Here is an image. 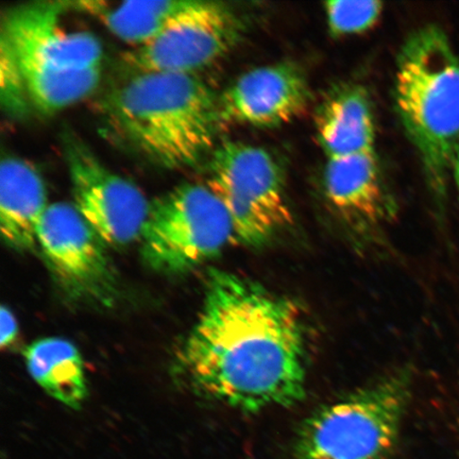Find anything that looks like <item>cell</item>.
Listing matches in <instances>:
<instances>
[{"label": "cell", "mask_w": 459, "mask_h": 459, "mask_svg": "<svg viewBox=\"0 0 459 459\" xmlns=\"http://www.w3.org/2000/svg\"><path fill=\"white\" fill-rule=\"evenodd\" d=\"M299 307L243 275L213 269L180 368L196 392L244 412L291 406L306 394Z\"/></svg>", "instance_id": "6da1fadb"}, {"label": "cell", "mask_w": 459, "mask_h": 459, "mask_svg": "<svg viewBox=\"0 0 459 459\" xmlns=\"http://www.w3.org/2000/svg\"><path fill=\"white\" fill-rule=\"evenodd\" d=\"M110 114L140 152L171 169L212 154L223 125L220 96L191 74L137 73L114 91Z\"/></svg>", "instance_id": "7a4b0ae2"}, {"label": "cell", "mask_w": 459, "mask_h": 459, "mask_svg": "<svg viewBox=\"0 0 459 459\" xmlns=\"http://www.w3.org/2000/svg\"><path fill=\"white\" fill-rule=\"evenodd\" d=\"M394 100L438 204L459 147V56L443 28L416 29L401 46Z\"/></svg>", "instance_id": "3957f363"}, {"label": "cell", "mask_w": 459, "mask_h": 459, "mask_svg": "<svg viewBox=\"0 0 459 459\" xmlns=\"http://www.w3.org/2000/svg\"><path fill=\"white\" fill-rule=\"evenodd\" d=\"M71 3H33L9 10L2 44L13 54L29 101L39 111L63 110L93 93L103 48L93 33L68 22Z\"/></svg>", "instance_id": "277c9868"}, {"label": "cell", "mask_w": 459, "mask_h": 459, "mask_svg": "<svg viewBox=\"0 0 459 459\" xmlns=\"http://www.w3.org/2000/svg\"><path fill=\"white\" fill-rule=\"evenodd\" d=\"M410 395L404 373L320 407L298 432L295 459H387L397 446Z\"/></svg>", "instance_id": "5b68a950"}, {"label": "cell", "mask_w": 459, "mask_h": 459, "mask_svg": "<svg viewBox=\"0 0 459 459\" xmlns=\"http://www.w3.org/2000/svg\"><path fill=\"white\" fill-rule=\"evenodd\" d=\"M209 162L206 186L225 205L234 240L260 247L291 225L284 170L265 148L226 141Z\"/></svg>", "instance_id": "8992f818"}, {"label": "cell", "mask_w": 459, "mask_h": 459, "mask_svg": "<svg viewBox=\"0 0 459 459\" xmlns=\"http://www.w3.org/2000/svg\"><path fill=\"white\" fill-rule=\"evenodd\" d=\"M141 240L149 266L177 273L220 255L234 231L225 205L208 186L186 183L154 201Z\"/></svg>", "instance_id": "52a82bcc"}, {"label": "cell", "mask_w": 459, "mask_h": 459, "mask_svg": "<svg viewBox=\"0 0 459 459\" xmlns=\"http://www.w3.org/2000/svg\"><path fill=\"white\" fill-rule=\"evenodd\" d=\"M244 32L229 5L189 0L152 41L134 48L125 61L137 73L191 74L221 59Z\"/></svg>", "instance_id": "ba28073f"}, {"label": "cell", "mask_w": 459, "mask_h": 459, "mask_svg": "<svg viewBox=\"0 0 459 459\" xmlns=\"http://www.w3.org/2000/svg\"><path fill=\"white\" fill-rule=\"evenodd\" d=\"M65 158L74 206L102 242L117 247L141 238L152 208L141 189L72 137L65 142Z\"/></svg>", "instance_id": "9c48e42d"}, {"label": "cell", "mask_w": 459, "mask_h": 459, "mask_svg": "<svg viewBox=\"0 0 459 459\" xmlns=\"http://www.w3.org/2000/svg\"><path fill=\"white\" fill-rule=\"evenodd\" d=\"M37 242L68 290L94 297L110 290L111 269L103 242L74 204H49L39 222Z\"/></svg>", "instance_id": "30bf717a"}, {"label": "cell", "mask_w": 459, "mask_h": 459, "mask_svg": "<svg viewBox=\"0 0 459 459\" xmlns=\"http://www.w3.org/2000/svg\"><path fill=\"white\" fill-rule=\"evenodd\" d=\"M311 89L296 63L279 62L245 73L220 96L223 124L277 128L307 110Z\"/></svg>", "instance_id": "8fae6325"}, {"label": "cell", "mask_w": 459, "mask_h": 459, "mask_svg": "<svg viewBox=\"0 0 459 459\" xmlns=\"http://www.w3.org/2000/svg\"><path fill=\"white\" fill-rule=\"evenodd\" d=\"M323 182L325 199L350 225L376 228L394 214L377 152L326 160Z\"/></svg>", "instance_id": "7c38bea8"}, {"label": "cell", "mask_w": 459, "mask_h": 459, "mask_svg": "<svg viewBox=\"0 0 459 459\" xmlns=\"http://www.w3.org/2000/svg\"><path fill=\"white\" fill-rule=\"evenodd\" d=\"M315 129L326 160L377 152L370 97L359 84L333 89L316 111Z\"/></svg>", "instance_id": "4fadbf2b"}, {"label": "cell", "mask_w": 459, "mask_h": 459, "mask_svg": "<svg viewBox=\"0 0 459 459\" xmlns=\"http://www.w3.org/2000/svg\"><path fill=\"white\" fill-rule=\"evenodd\" d=\"M48 206L38 170L25 160L4 158L0 168V230L4 242L19 251L36 247L38 228Z\"/></svg>", "instance_id": "5bb4252c"}, {"label": "cell", "mask_w": 459, "mask_h": 459, "mask_svg": "<svg viewBox=\"0 0 459 459\" xmlns=\"http://www.w3.org/2000/svg\"><path fill=\"white\" fill-rule=\"evenodd\" d=\"M27 369L51 398L78 410L88 397L82 354L74 343L59 337L43 338L26 350Z\"/></svg>", "instance_id": "9a60e30c"}, {"label": "cell", "mask_w": 459, "mask_h": 459, "mask_svg": "<svg viewBox=\"0 0 459 459\" xmlns=\"http://www.w3.org/2000/svg\"><path fill=\"white\" fill-rule=\"evenodd\" d=\"M189 0L107 3L78 2L73 7L99 20L108 31L134 48L152 41Z\"/></svg>", "instance_id": "2e32d148"}, {"label": "cell", "mask_w": 459, "mask_h": 459, "mask_svg": "<svg viewBox=\"0 0 459 459\" xmlns=\"http://www.w3.org/2000/svg\"><path fill=\"white\" fill-rule=\"evenodd\" d=\"M326 24L331 36H355L370 30L383 13L381 2H328L324 4Z\"/></svg>", "instance_id": "e0dca14e"}, {"label": "cell", "mask_w": 459, "mask_h": 459, "mask_svg": "<svg viewBox=\"0 0 459 459\" xmlns=\"http://www.w3.org/2000/svg\"><path fill=\"white\" fill-rule=\"evenodd\" d=\"M2 48V93L4 105L8 110L14 113L25 111L29 97L27 94L24 79H22L19 66L13 54L5 48Z\"/></svg>", "instance_id": "ac0fdd59"}, {"label": "cell", "mask_w": 459, "mask_h": 459, "mask_svg": "<svg viewBox=\"0 0 459 459\" xmlns=\"http://www.w3.org/2000/svg\"><path fill=\"white\" fill-rule=\"evenodd\" d=\"M0 323H2V337H0V344L2 348L10 347L19 334V324L13 311L10 308L2 307L0 312Z\"/></svg>", "instance_id": "d6986e66"}, {"label": "cell", "mask_w": 459, "mask_h": 459, "mask_svg": "<svg viewBox=\"0 0 459 459\" xmlns=\"http://www.w3.org/2000/svg\"><path fill=\"white\" fill-rule=\"evenodd\" d=\"M452 177L453 180H455L459 198V147L455 154V162H453Z\"/></svg>", "instance_id": "ffe728a7"}]
</instances>
